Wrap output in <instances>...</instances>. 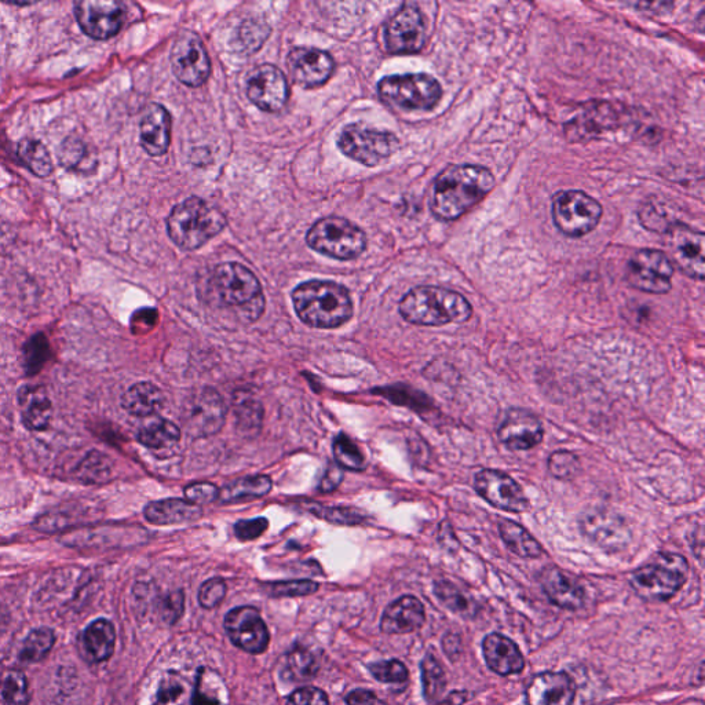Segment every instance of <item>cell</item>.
<instances>
[{"instance_id": "8992f818", "label": "cell", "mask_w": 705, "mask_h": 705, "mask_svg": "<svg viewBox=\"0 0 705 705\" xmlns=\"http://www.w3.org/2000/svg\"><path fill=\"white\" fill-rule=\"evenodd\" d=\"M689 564L679 554H660L650 564L631 575L630 583L639 597L649 602H664L674 597L686 583Z\"/></svg>"}, {"instance_id": "f546056e", "label": "cell", "mask_w": 705, "mask_h": 705, "mask_svg": "<svg viewBox=\"0 0 705 705\" xmlns=\"http://www.w3.org/2000/svg\"><path fill=\"white\" fill-rule=\"evenodd\" d=\"M152 705H196V675L168 671L163 675Z\"/></svg>"}, {"instance_id": "7dc6e473", "label": "cell", "mask_w": 705, "mask_h": 705, "mask_svg": "<svg viewBox=\"0 0 705 705\" xmlns=\"http://www.w3.org/2000/svg\"><path fill=\"white\" fill-rule=\"evenodd\" d=\"M2 699L6 705H28L29 689L27 677L20 671L6 675L2 683Z\"/></svg>"}, {"instance_id": "f1b7e54d", "label": "cell", "mask_w": 705, "mask_h": 705, "mask_svg": "<svg viewBox=\"0 0 705 705\" xmlns=\"http://www.w3.org/2000/svg\"><path fill=\"white\" fill-rule=\"evenodd\" d=\"M146 521L155 525H177L199 520L202 509L196 504L182 499H164L149 503L145 507Z\"/></svg>"}, {"instance_id": "8fae6325", "label": "cell", "mask_w": 705, "mask_h": 705, "mask_svg": "<svg viewBox=\"0 0 705 705\" xmlns=\"http://www.w3.org/2000/svg\"><path fill=\"white\" fill-rule=\"evenodd\" d=\"M225 418L224 398L211 387H200V389L193 390L182 404V426L191 437L214 436L224 427Z\"/></svg>"}, {"instance_id": "60d3db41", "label": "cell", "mask_w": 705, "mask_h": 705, "mask_svg": "<svg viewBox=\"0 0 705 705\" xmlns=\"http://www.w3.org/2000/svg\"><path fill=\"white\" fill-rule=\"evenodd\" d=\"M434 594L445 608L462 617H473L477 613V605L465 591L460 590L454 583L441 580L434 586Z\"/></svg>"}, {"instance_id": "e0dca14e", "label": "cell", "mask_w": 705, "mask_h": 705, "mask_svg": "<svg viewBox=\"0 0 705 705\" xmlns=\"http://www.w3.org/2000/svg\"><path fill=\"white\" fill-rule=\"evenodd\" d=\"M474 488L482 499L496 509L509 513H524L529 509V500L520 485L503 471H478L474 477Z\"/></svg>"}, {"instance_id": "1f68e13d", "label": "cell", "mask_w": 705, "mask_h": 705, "mask_svg": "<svg viewBox=\"0 0 705 705\" xmlns=\"http://www.w3.org/2000/svg\"><path fill=\"white\" fill-rule=\"evenodd\" d=\"M164 405V396L159 387L149 382L135 383L122 397V407L138 418L155 415Z\"/></svg>"}, {"instance_id": "74e56055", "label": "cell", "mask_w": 705, "mask_h": 705, "mask_svg": "<svg viewBox=\"0 0 705 705\" xmlns=\"http://www.w3.org/2000/svg\"><path fill=\"white\" fill-rule=\"evenodd\" d=\"M58 160L61 166L78 173H89L96 167L97 156L90 152V146L78 137H69L58 149Z\"/></svg>"}, {"instance_id": "d6986e66", "label": "cell", "mask_w": 705, "mask_h": 705, "mask_svg": "<svg viewBox=\"0 0 705 705\" xmlns=\"http://www.w3.org/2000/svg\"><path fill=\"white\" fill-rule=\"evenodd\" d=\"M579 525L580 531L590 542L605 550H622L631 540L630 528L623 518L606 509L584 511Z\"/></svg>"}, {"instance_id": "6125c7cd", "label": "cell", "mask_w": 705, "mask_h": 705, "mask_svg": "<svg viewBox=\"0 0 705 705\" xmlns=\"http://www.w3.org/2000/svg\"><path fill=\"white\" fill-rule=\"evenodd\" d=\"M467 699H469L467 692H460V690H456V692L449 694L447 699L441 701L438 705H463L466 703Z\"/></svg>"}, {"instance_id": "d6a6232c", "label": "cell", "mask_w": 705, "mask_h": 705, "mask_svg": "<svg viewBox=\"0 0 705 705\" xmlns=\"http://www.w3.org/2000/svg\"><path fill=\"white\" fill-rule=\"evenodd\" d=\"M613 120V109H609L608 104H594V108L587 109L579 118L572 120L566 126V131L571 135L572 141L587 140L594 137L598 131L610 129Z\"/></svg>"}, {"instance_id": "9f6ffc18", "label": "cell", "mask_w": 705, "mask_h": 705, "mask_svg": "<svg viewBox=\"0 0 705 705\" xmlns=\"http://www.w3.org/2000/svg\"><path fill=\"white\" fill-rule=\"evenodd\" d=\"M287 705H330V700L323 690L314 688V686H305V688L295 690L288 697Z\"/></svg>"}, {"instance_id": "681fc988", "label": "cell", "mask_w": 705, "mask_h": 705, "mask_svg": "<svg viewBox=\"0 0 705 705\" xmlns=\"http://www.w3.org/2000/svg\"><path fill=\"white\" fill-rule=\"evenodd\" d=\"M371 674L383 683H404L408 681V670L400 660L379 661L371 664Z\"/></svg>"}, {"instance_id": "f5cc1de1", "label": "cell", "mask_w": 705, "mask_h": 705, "mask_svg": "<svg viewBox=\"0 0 705 705\" xmlns=\"http://www.w3.org/2000/svg\"><path fill=\"white\" fill-rule=\"evenodd\" d=\"M226 590H228L226 583L224 580L219 579V577H214V579L207 580V582L200 587V605L206 609L217 608V606L224 601Z\"/></svg>"}, {"instance_id": "9c48e42d", "label": "cell", "mask_w": 705, "mask_h": 705, "mask_svg": "<svg viewBox=\"0 0 705 705\" xmlns=\"http://www.w3.org/2000/svg\"><path fill=\"white\" fill-rule=\"evenodd\" d=\"M343 155L367 167H375L400 148V141L393 133L371 129L364 124H349L338 137Z\"/></svg>"}, {"instance_id": "9a60e30c", "label": "cell", "mask_w": 705, "mask_h": 705, "mask_svg": "<svg viewBox=\"0 0 705 705\" xmlns=\"http://www.w3.org/2000/svg\"><path fill=\"white\" fill-rule=\"evenodd\" d=\"M668 258L690 279H704V233L688 225L672 224L666 230Z\"/></svg>"}, {"instance_id": "f6af8a7d", "label": "cell", "mask_w": 705, "mask_h": 705, "mask_svg": "<svg viewBox=\"0 0 705 705\" xmlns=\"http://www.w3.org/2000/svg\"><path fill=\"white\" fill-rule=\"evenodd\" d=\"M111 470V460L108 456L94 451L76 467V477L86 484H98L108 480Z\"/></svg>"}, {"instance_id": "94428289", "label": "cell", "mask_w": 705, "mask_h": 705, "mask_svg": "<svg viewBox=\"0 0 705 705\" xmlns=\"http://www.w3.org/2000/svg\"><path fill=\"white\" fill-rule=\"evenodd\" d=\"M342 481V471L339 470V467H331L330 470L327 471V474H325L324 480L321 481V491L323 492H331L334 491L335 488L339 487V484H341Z\"/></svg>"}, {"instance_id": "4fadbf2b", "label": "cell", "mask_w": 705, "mask_h": 705, "mask_svg": "<svg viewBox=\"0 0 705 705\" xmlns=\"http://www.w3.org/2000/svg\"><path fill=\"white\" fill-rule=\"evenodd\" d=\"M171 67L180 82L189 87H200L211 73L210 58L203 40L192 31H182L171 49Z\"/></svg>"}, {"instance_id": "cb8c5ba5", "label": "cell", "mask_w": 705, "mask_h": 705, "mask_svg": "<svg viewBox=\"0 0 705 705\" xmlns=\"http://www.w3.org/2000/svg\"><path fill=\"white\" fill-rule=\"evenodd\" d=\"M425 620L422 602L412 595H405L387 606L383 612L381 628L385 634H408L422 627Z\"/></svg>"}, {"instance_id": "7402d4cb", "label": "cell", "mask_w": 705, "mask_h": 705, "mask_svg": "<svg viewBox=\"0 0 705 705\" xmlns=\"http://www.w3.org/2000/svg\"><path fill=\"white\" fill-rule=\"evenodd\" d=\"M543 425L540 419L526 409L513 408L504 415L498 429L500 443L511 451H528L543 441Z\"/></svg>"}, {"instance_id": "bcb514c9", "label": "cell", "mask_w": 705, "mask_h": 705, "mask_svg": "<svg viewBox=\"0 0 705 705\" xmlns=\"http://www.w3.org/2000/svg\"><path fill=\"white\" fill-rule=\"evenodd\" d=\"M334 455L338 466L352 471H361L365 467V458L360 448L345 434H339L334 441Z\"/></svg>"}, {"instance_id": "4316f807", "label": "cell", "mask_w": 705, "mask_h": 705, "mask_svg": "<svg viewBox=\"0 0 705 705\" xmlns=\"http://www.w3.org/2000/svg\"><path fill=\"white\" fill-rule=\"evenodd\" d=\"M141 145L151 156H163L171 140V116L160 104H151L141 120Z\"/></svg>"}, {"instance_id": "ffe728a7", "label": "cell", "mask_w": 705, "mask_h": 705, "mask_svg": "<svg viewBox=\"0 0 705 705\" xmlns=\"http://www.w3.org/2000/svg\"><path fill=\"white\" fill-rule=\"evenodd\" d=\"M76 18L84 34L96 40L112 38L126 17L122 3L108 0H83L75 6Z\"/></svg>"}, {"instance_id": "8d00e7d4", "label": "cell", "mask_w": 705, "mask_h": 705, "mask_svg": "<svg viewBox=\"0 0 705 705\" xmlns=\"http://www.w3.org/2000/svg\"><path fill=\"white\" fill-rule=\"evenodd\" d=\"M272 480L266 476H252L240 478L230 482L229 485L219 491V500L222 503L243 502V500H252L263 498L272 491Z\"/></svg>"}, {"instance_id": "816d5d0a", "label": "cell", "mask_w": 705, "mask_h": 705, "mask_svg": "<svg viewBox=\"0 0 705 705\" xmlns=\"http://www.w3.org/2000/svg\"><path fill=\"white\" fill-rule=\"evenodd\" d=\"M319 590V584L312 580H291V582L272 583L268 586L270 597H303Z\"/></svg>"}, {"instance_id": "603a6c76", "label": "cell", "mask_w": 705, "mask_h": 705, "mask_svg": "<svg viewBox=\"0 0 705 705\" xmlns=\"http://www.w3.org/2000/svg\"><path fill=\"white\" fill-rule=\"evenodd\" d=\"M575 683L565 672H543L536 675L526 688L528 705H572Z\"/></svg>"}, {"instance_id": "4dcf8cb0", "label": "cell", "mask_w": 705, "mask_h": 705, "mask_svg": "<svg viewBox=\"0 0 705 705\" xmlns=\"http://www.w3.org/2000/svg\"><path fill=\"white\" fill-rule=\"evenodd\" d=\"M116 631L111 622L98 619L89 624L82 634V646L91 663L108 660L115 650Z\"/></svg>"}, {"instance_id": "30bf717a", "label": "cell", "mask_w": 705, "mask_h": 705, "mask_svg": "<svg viewBox=\"0 0 705 705\" xmlns=\"http://www.w3.org/2000/svg\"><path fill=\"white\" fill-rule=\"evenodd\" d=\"M551 214L562 235L582 237L597 228L602 206L582 191H561L554 196Z\"/></svg>"}, {"instance_id": "3957f363", "label": "cell", "mask_w": 705, "mask_h": 705, "mask_svg": "<svg viewBox=\"0 0 705 705\" xmlns=\"http://www.w3.org/2000/svg\"><path fill=\"white\" fill-rule=\"evenodd\" d=\"M400 313L408 323L440 327L466 323L473 309L459 292L443 287L423 286L414 288L401 299Z\"/></svg>"}, {"instance_id": "c3c4849f", "label": "cell", "mask_w": 705, "mask_h": 705, "mask_svg": "<svg viewBox=\"0 0 705 705\" xmlns=\"http://www.w3.org/2000/svg\"><path fill=\"white\" fill-rule=\"evenodd\" d=\"M549 470L558 480H571L579 473L580 462L572 452L557 451L549 458Z\"/></svg>"}, {"instance_id": "e575fe53", "label": "cell", "mask_w": 705, "mask_h": 705, "mask_svg": "<svg viewBox=\"0 0 705 705\" xmlns=\"http://www.w3.org/2000/svg\"><path fill=\"white\" fill-rule=\"evenodd\" d=\"M196 705H230L228 686L217 671L200 667L196 672Z\"/></svg>"}, {"instance_id": "11a10c76", "label": "cell", "mask_w": 705, "mask_h": 705, "mask_svg": "<svg viewBox=\"0 0 705 705\" xmlns=\"http://www.w3.org/2000/svg\"><path fill=\"white\" fill-rule=\"evenodd\" d=\"M313 514L319 515L323 520L342 525H356L363 520L359 511L342 509V507H331V509L330 507H321V509L313 510Z\"/></svg>"}, {"instance_id": "7bdbcfd3", "label": "cell", "mask_w": 705, "mask_h": 705, "mask_svg": "<svg viewBox=\"0 0 705 705\" xmlns=\"http://www.w3.org/2000/svg\"><path fill=\"white\" fill-rule=\"evenodd\" d=\"M420 668H422L423 693H425L426 700L433 703V701L440 699L441 694L447 688V677H445L443 667L440 666L436 657L430 653L423 659Z\"/></svg>"}, {"instance_id": "2e32d148", "label": "cell", "mask_w": 705, "mask_h": 705, "mask_svg": "<svg viewBox=\"0 0 705 705\" xmlns=\"http://www.w3.org/2000/svg\"><path fill=\"white\" fill-rule=\"evenodd\" d=\"M224 626L232 644L244 652L259 655L268 649V627L254 606H240L230 610L225 617Z\"/></svg>"}, {"instance_id": "ee69618b", "label": "cell", "mask_w": 705, "mask_h": 705, "mask_svg": "<svg viewBox=\"0 0 705 705\" xmlns=\"http://www.w3.org/2000/svg\"><path fill=\"white\" fill-rule=\"evenodd\" d=\"M54 642H56V637H54V633L50 628H38V630L32 631L25 638L20 659L24 663H38V661L45 659L49 655Z\"/></svg>"}, {"instance_id": "52a82bcc", "label": "cell", "mask_w": 705, "mask_h": 705, "mask_svg": "<svg viewBox=\"0 0 705 705\" xmlns=\"http://www.w3.org/2000/svg\"><path fill=\"white\" fill-rule=\"evenodd\" d=\"M378 91L386 104L405 111H430L443 97L441 84L427 73L386 76Z\"/></svg>"}, {"instance_id": "ba28073f", "label": "cell", "mask_w": 705, "mask_h": 705, "mask_svg": "<svg viewBox=\"0 0 705 705\" xmlns=\"http://www.w3.org/2000/svg\"><path fill=\"white\" fill-rule=\"evenodd\" d=\"M306 241L314 251L339 261L360 257L367 247L363 230L339 217L320 219L310 228Z\"/></svg>"}, {"instance_id": "484cf974", "label": "cell", "mask_w": 705, "mask_h": 705, "mask_svg": "<svg viewBox=\"0 0 705 705\" xmlns=\"http://www.w3.org/2000/svg\"><path fill=\"white\" fill-rule=\"evenodd\" d=\"M540 584L544 594L554 605L562 609L575 610L584 604V590L573 577L566 575L557 566H547L540 573Z\"/></svg>"}, {"instance_id": "277c9868", "label": "cell", "mask_w": 705, "mask_h": 705, "mask_svg": "<svg viewBox=\"0 0 705 705\" xmlns=\"http://www.w3.org/2000/svg\"><path fill=\"white\" fill-rule=\"evenodd\" d=\"M225 226V215L199 197H189L178 204L167 219L168 236L185 251L204 246Z\"/></svg>"}, {"instance_id": "836d02e7", "label": "cell", "mask_w": 705, "mask_h": 705, "mask_svg": "<svg viewBox=\"0 0 705 705\" xmlns=\"http://www.w3.org/2000/svg\"><path fill=\"white\" fill-rule=\"evenodd\" d=\"M138 441L152 451L173 448L181 440L180 427L170 420L155 418L138 431Z\"/></svg>"}, {"instance_id": "b9f144b4", "label": "cell", "mask_w": 705, "mask_h": 705, "mask_svg": "<svg viewBox=\"0 0 705 705\" xmlns=\"http://www.w3.org/2000/svg\"><path fill=\"white\" fill-rule=\"evenodd\" d=\"M17 155L25 167H28L36 177L46 178L53 173V160H51L49 149L42 142L21 141L18 145Z\"/></svg>"}, {"instance_id": "680465c9", "label": "cell", "mask_w": 705, "mask_h": 705, "mask_svg": "<svg viewBox=\"0 0 705 705\" xmlns=\"http://www.w3.org/2000/svg\"><path fill=\"white\" fill-rule=\"evenodd\" d=\"M163 612L164 619L168 623H174L175 620L180 619L182 612H184V594L178 591V593L168 595L164 599Z\"/></svg>"}, {"instance_id": "5b68a950", "label": "cell", "mask_w": 705, "mask_h": 705, "mask_svg": "<svg viewBox=\"0 0 705 705\" xmlns=\"http://www.w3.org/2000/svg\"><path fill=\"white\" fill-rule=\"evenodd\" d=\"M215 299L228 308L239 309L247 320L261 317L265 309L261 283L254 273L240 263H222L208 280Z\"/></svg>"}, {"instance_id": "f35d334b", "label": "cell", "mask_w": 705, "mask_h": 705, "mask_svg": "<svg viewBox=\"0 0 705 705\" xmlns=\"http://www.w3.org/2000/svg\"><path fill=\"white\" fill-rule=\"evenodd\" d=\"M236 423L243 433L254 436L261 430L263 409L261 403L247 392L236 393L233 401Z\"/></svg>"}, {"instance_id": "7a4b0ae2", "label": "cell", "mask_w": 705, "mask_h": 705, "mask_svg": "<svg viewBox=\"0 0 705 705\" xmlns=\"http://www.w3.org/2000/svg\"><path fill=\"white\" fill-rule=\"evenodd\" d=\"M295 312L309 327L338 328L353 316L349 291L334 281L310 280L292 292Z\"/></svg>"}, {"instance_id": "6da1fadb", "label": "cell", "mask_w": 705, "mask_h": 705, "mask_svg": "<svg viewBox=\"0 0 705 705\" xmlns=\"http://www.w3.org/2000/svg\"><path fill=\"white\" fill-rule=\"evenodd\" d=\"M495 186L488 168L459 164L449 166L434 181L430 208L438 219L455 221L480 203Z\"/></svg>"}, {"instance_id": "d4e9b609", "label": "cell", "mask_w": 705, "mask_h": 705, "mask_svg": "<svg viewBox=\"0 0 705 705\" xmlns=\"http://www.w3.org/2000/svg\"><path fill=\"white\" fill-rule=\"evenodd\" d=\"M482 653L488 667L502 677L520 674L524 670L525 660L520 649L510 638L502 634L487 635L482 642Z\"/></svg>"}, {"instance_id": "44dd1931", "label": "cell", "mask_w": 705, "mask_h": 705, "mask_svg": "<svg viewBox=\"0 0 705 705\" xmlns=\"http://www.w3.org/2000/svg\"><path fill=\"white\" fill-rule=\"evenodd\" d=\"M287 68L292 80L305 89L324 86L334 73V58L327 51L297 47L288 54Z\"/></svg>"}, {"instance_id": "ab89813d", "label": "cell", "mask_w": 705, "mask_h": 705, "mask_svg": "<svg viewBox=\"0 0 705 705\" xmlns=\"http://www.w3.org/2000/svg\"><path fill=\"white\" fill-rule=\"evenodd\" d=\"M319 670L316 657L306 649H292L284 659L281 677L288 682H305L312 679Z\"/></svg>"}, {"instance_id": "ac0fdd59", "label": "cell", "mask_w": 705, "mask_h": 705, "mask_svg": "<svg viewBox=\"0 0 705 705\" xmlns=\"http://www.w3.org/2000/svg\"><path fill=\"white\" fill-rule=\"evenodd\" d=\"M247 96L261 111L279 112L290 97L287 78L275 65L263 64L248 75Z\"/></svg>"}, {"instance_id": "6f0895ef", "label": "cell", "mask_w": 705, "mask_h": 705, "mask_svg": "<svg viewBox=\"0 0 705 705\" xmlns=\"http://www.w3.org/2000/svg\"><path fill=\"white\" fill-rule=\"evenodd\" d=\"M269 522L266 518H254V520H243L235 525V533L237 538L247 542L262 536L268 529Z\"/></svg>"}, {"instance_id": "f907efd6", "label": "cell", "mask_w": 705, "mask_h": 705, "mask_svg": "<svg viewBox=\"0 0 705 705\" xmlns=\"http://www.w3.org/2000/svg\"><path fill=\"white\" fill-rule=\"evenodd\" d=\"M49 357V343L43 335H36L25 345V368L36 374Z\"/></svg>"}, {"instance_id": "db71d44e", "label": "cell", "mask_w": 705, "mask_h": 705, "mask_svg": "<svg viewBox=\"0 0 705 705\" xmlns=\"http://www.w3.org/2000/svg\"><path fill=\"white\" fill-rule=\"evenodd\" d=\"M185 498L200 507L202 504H210L219 499V489L210 482H196L185 488Z\"/></svg>"}, {"instance_id": "83f0119b", "label": "cell", "mask_w": 705, "mask_h": 705, "mask_svg": "<svg viewBox=\"0 0 705 705\" xmlns=\"http://www.w3.org/2000/svg\"><path fill=\"white\" fill-rule=\"evenodd\" d=\"M21 419L28 430L40 431L49 426L53 416V404L49 394L40 386L28 385L18 392Z\"/></svg>"}, {"instance_id": "d590c367", "label": "cell", "mask_w": 705, "mask_h": 705, "mask_svg": "<svg viewBox=\"0 0 705 705\" xmlns=\"http://www.w3.org/2000/svg\"><path fill=\"white\" fill-rule=\"evenodd\" d=\"M500 538L507 549L521 558H538L543 554L542 546L524 526L503 520L499 524Z\"/></svg>"}, {"instance_id": "5bb4252c", "label": "cell", "mask_w": 705, "mask_h": 705, "mask_svg": "<svg viewBox=\"0 0 705 705\" xmlns=\"http://www.w3.org/2000/svg\"><path fill=\"white\" fill-rule=\"evenodd\" d=\"M385 43L389 53L415 54L426 43L425 17L414 3H405L385 27Z\"/></svg>"}, {"instance_id": "91938a15", "label": "cell", "mask_w": 705, "mask_h": 705, "mask_svg": "<svg viewBox=\"0 0 705 705\" xmlns=\"http://www.w3.org/2000/svg\"><path fill=\"white\" fill-rule=\"evenodd\" d=\"M346 703L349 705H386L376 697L374 692L365 689H356L347 694Z\"/></svg>"}, {"instance_id": "7c38bea8", "label": "cell", "mask_w": 705, "mask_h": 705, "mask_svg": "<svg viewBox=\"0 0 705 705\" xmlns=\"http://www.w3.org/2000/svg\"><path fill=\"white\" fill-rule=\"evenodd\" d=\"M674 265L659 250H639L626 266V279L635 290L646 294H667L671 290Z\"/></svg>"}]
</instances>
